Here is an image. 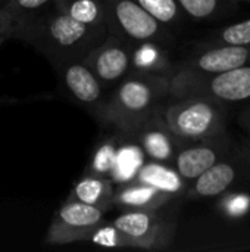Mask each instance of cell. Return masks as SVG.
Wrapping results in <instances>:
<instances>
[{"instance_id":"6da1fadb","label":"cell","mask_w":250,"mask_h":252,"mask_svg":"<svg viewBox=\"0 0 250 252\" xmlns=\"http://www.w3.org/2000/svg\"><path fill=\"white\" fill-rule=\"evenodd\" d=\"M108 35V30L90 28L77 22L56 3L21 22L10 32V38L32 46L49 63L69 59L84 61Z\"/></svg>"},{"instance_id":"7a4b0ae2","label":"cell","mask_w":250,"mask_h":252,"mask_svg":"<svg viewBox=\"0 0 250 252\" xmlns=\"http://www.w3.org/2000/svg\"><path fill=\"white\" fill-rule=\"evenodd\" d=\"M169 97L171 89L168 77L131 72L111 90L108 127L133 133L150 115L164 108Z\"/></svg>"},{"instance_id":"3957f363","label":"cell","mask_w":250,"mask_h":252,"mask_svg":"<svg viewBox=\"0 0 250 252\" xmlns=\"http://www.w3.org/2000/svg\"><path fill=\"white\" fill-rule=\"evenodd\" d=\"M164 117L181 142H197L227 134L225 103L209 97L171 96L164 106Z\"/></svg>"},{"instance_id":"277c9868","label":"cell","mask_w":250,"mask_h":252,"mask_svg":"<svg viewBox=\"0 0 250 252\" xmlns=\"http://www.w3.org/2000/svg\"><path fill=\"white\" fill-rule=\"evenodd\" d=\"M106 27L111 35L130 46L143 41H158L174 46L177 35L146 12L136 0H102Z\"/></svg>"},{"instance_id":"5b68a950","label":"cell","mask_w":250,"mask_h":252,"mask_svg":"<svg viewBox=\"0 0 250 252\" xmlns=\"http://www.w3.org/2000/svg\"><path fill=\"white\" fill-rule=\"evenodd\" d=\"M169 204L156 210H125L113 219L112 224L122 235L125 248L167 250L177 229L175 213L167 211Z\"/></svg>"},{"instance_id":"8992f818","label":"cell","mask_w":250,"mask_h":252,"mask_svg":"<svg viewBox=\"0 0 250 252\" xmlns=\"http://www.w3.org/2000/svg\"><path fill=\"white\" fill-rule=\"evenodd\" d=\"M50 65L66 96L88 112L102 127H108L111 92L102 86L87 63L83 59H69Z\"/></svg>"},{"instance_id":"52a82bcc","label":"cell","mask_w":250,"mask_h":252,"mask_svg":"<svg viewBox=\"0 0 250 252\" xmlns=\"http://www.w3.org/2000/svg\"><path fill=\"white\" fill-rule=\"evenodd\" d=\"M171 96L196 94L228 103L250 99V63L211 75L174 74L169 77Z\"/></svg>"},{"instance_id":"ba28073f","label":"cell","mask_w":250,"mask_h":252,"mask_svg":"<svg viewBox=\"0 0 250 252\" xmlns=\"http://www.w3.org/2000/svg\"><path fill=\"white\" fill-rule=\"evenodd\" d=\"M105 214L97 207L68 198L53 216L46 235V244L66 245L85 242L88 235L105 221Z\"/></svg>"},{"instance_id":"9c48e42d","label":"cell","mask_w":250,"mask_h":252,"mask_svg":"<svg viewBox=\"0 0 250 252\" xmlns=\"http://www.w3.org/2000/svg\"><path fill=\"white\" fill-rule=\"evenodd\" d=\"M250 63V46L218 44L194 46L190 53L175 61L174 74L211 75ZM172 74V75H174Z\"/></svg>"},{"instance_id":"30bf717a","label":"cell","mask_w":250,"mask_h":252,"mask_svg":"<svg viewBox=\"0 0 250 252\" xmlns=\"http://www.w3.org/2000/svg\"><path fill=\"white\" fill-rule=\"evenodd\" d=\"M84 62L102 86L111 92L133 72L131 46L109 34L87 55Z\"/></svg>"},{"instance_id":"8fae6325","label":"cell","mask_w":250,"mask_h":252,"mask_svg":"<svg viewBox=\"0 0 250 252\" xmlns=\"http://www.w3.org/2000/svg\"><path fill=\"white\" fill-rule=\"evenodd\" d=\"M250 176V161L248 155H230V152L189 183L187 198H214L225 193L240 177Z\"/></svg>"},{"instance_id":"7c38bea8","label":"cell","mask_w":250,"mask_h":252,"mask_svg":"<svg viewBox=\"0 0 250 252\" xmlns=\"http://www.w3.org/2000/svg\"><path fill=\"white\" fill-rule=\"evenodd\" d=\"M231 149V139L227 134L197 140L184 142L174 158L172 165L189 183L199 177L203 171L224 158Z\"/></svg>"},{"instance_id":"4fadbf2b","label":"cell","mask_w":250,"mask_h":252,"mask_svg":"<svg viewBox=\"0 0 250 252\" xmlns=\"http://www.w3.org/2000/svg\"><path fill=\"white\" fill-rule=\"evenodd\" d=\"M131 134L143 149L146 158L158 162L172 164L177 151L184 143L174 134V131L167 124L164 117V108L150 115Z\"/></svg>"},{"instance_id":"5bb4252c","label":"cell","mask_w":250,"mask_h":252,"mask_svg":"<svg viewBox=\"0 0 250 252\" xmlns=\"http://www.w3.org/2000/svg\"><path fill=\"white\" fill-rule=\"evenodd\" d=\"M133 72L171 77L175 71L172 46L158 41H143L131 46Z\"/></svg>"},{"instance_id":"9a60e30c","label":"cell","mask_w":250,"mask_h":252,"mask_svg":"<svg viewBox=\"0 0 250 252\" xmlns=\"http://www.w3.org/2000/svg\"><path fill=\"white\" fill-rule=\"evenodd\" d=\"M178 199L172 195L162 192L150 185L140 182H130L115 186L112 204L119 210H156L165 207L171 201Z\"/></svg>"},{"instance_id":"2e32d148","label":"cell","mask_w":250,"mask_h":252,"mask_svg":"<svg viewBox=\"0 0 250 252\" xmlns=\"http://www.w3.org/2000/svg\"><path fill=\"white\" fill-rule=\"evenodd\" d=\"M134 180L150 185L162 192L172 195L174 198H183L189 188V182L181 177L172 164L150 159L141 165Z\"/></svg>"},{"instance_id":"e0dca14e","label":"cell","mask_w":250,"mask_h":252,"mask_svg":"<svg viewBox=\"0 0 250 252\" xmlns=\"http://www.w3.org/2000/svg\"><path fill=\"white\" fill-rule=\"evenodd\" d=\"M113 192H115V185L108 177L84 173L83 177L78 179L77 183L74 185L68 198L97 207L105 213H108L111 208H113L112 204Z\"/></svg>"},{"instance_id":"ac0fdd59","label":"cell","mask_w":250,"mask_h":252,"mask_svg":"<svg viewBox=\"0 0 250 252\" xmlns=\"http://www.w3.org/2000/svg\"><path fill=\"white\" fill-rule=\"evenodd\" d=\"M147 161L143 149L134 139L131 133L124 131L118 155H116V162L111 174V182L118 186L124 183H130L136 179L139 170L141 165Z\"/></svg>"},{"instance_id":"d6986e66","label":"cell","mask_w":250,"mask_h":252,"mask_svg":"<svg viewBox=\"0 0 250 252\" xmlns=\"http://www.w3.org/2000/svg\"><path fill=\"white\" fill-rule=\"evenodd\" d=\"M113 130L103 136L90 158V162L87 165V168L84 170L85 174H93V176H100V177H111L112 170L115 167L116 162V155H118V149L124 136V131L119 128L112 127ZM111 180V179H109Z\"/></svg>"},{"instance_id":"ffe728a7","label":"cell","mask_w":250,"mask_h":252,"mask_svg":"<svg viewBox=\"0 0 250 252\" xmlns=\"http://www.w3.org/2000/svg\"><path fill=\"white\" fill-rule=\"evenodd\" d=\"M68 16L90 28L108 30L105 6L102 0H55ZM109 32V31H108Z\"/></svg>"},{"instance_id":"44dd1931","label":"cell","mask_w":250,"mask_h":252,"mask_svg":"<svg viewBox=\"0 0 250 252\" xmlns=\"http://www.w3.org/2000/svg\"><path fill=\"white\" fill-rule=\"evenodd\" d=\"M53 3L55 0H3L0 4V21L6 28L9 40L15 27L52 6Z\"/></svg>"},{"instance_id":"7402d4cb","label":"cell","mask_w":250,"mask_h":252,"mask_svg":"<svg viewBox=\"0 0 250 252\" xmlns=\"http://www.w3.org/2000/svg\"><path fill=\"white\" fill-rule=\"evenodd\" d=\"M192 21H215L236 10V0H177Z\"/></svg>"},{"instance_id":"603a6c76","label":"cell","mask_w":250,"mask_h":252,"mask_svg":"<svg viewBox=\"0 0 250 252\" xmlns=\"http://www.w3.org/2000/svg\"><path fill=\"white\" fill-rule=\"evenodd\" d=\"M156 21L169 28L175 35L189 19L177 0H136Z\"/></svg>"},{"instance_id":"cb8c5ba5","label":"cell","mask_w":250,"mask_h":252,"mask_svg":"<svg viewBox=\"0 0 250 252\" xmlns=\"http://www.w3.org/2000/svg\"><path fill=\"white\" fill-rule=\"evenodd\" d=\"M218 44L250 46V18L225 25L214 31L212 34H209L194 46L205 47V46H218Z\"/></svg>"},{"instance_id":"d4e9b609","label":"cell","mask_w":250,"mask_h":252,"mask_svg":"<svg viewBox=\"0 0 250 252\" xmlns=\"http://www.w3.org/2000/svg\"><path fill=\"white\" fill-rule=\"evenodd\" d=\"M85 242L111 247V248H125V241H124L122 235L116 230V227L112 224V221H109V223L103 221L102 224H99L88 235Z\"/></svg>"},{"instance_id":"484cf974","label":"cell","mask_w":250,"mask_h":252,"mask_svg":"<svg viewBox=\"0 0 250 252\" xmlns=\"http://www.w3.org/2000/svg\"><path fill=\"white\" fill-rule=\"evenodd\" d=\"M239 121H240V124H242L243 127H246L248 130H250V108L249 109H246V111H243V112L240 114Z\"/></svg>"},{"instance_id":"4316f807","label":"cell","mask_w":250,"mask_h":252,"mask_svg":"<svg viewBox=\"0 0 250 252\" xmlns=\"http://www.w3.org/2000/svg\"><path fill=\"white\" fill-rule=\"evenodd\" d=\"M6 40H9V37H7V32H6L4 25H3L1 21H0V44H1L3 41H6Z\"/></svg>"},{"instance_id":"83f0119b","label":"cell","mask_w":250,"mask_h":252,"mask_svg":"<svg viewBox=\"0 0 250 252\" xmlns=\"http://www.w3.org/2000/svg\"><path fill=\"white\" fill-rule=\"evenodd\" d=\"M246 155L249 158L250 161V130H249V136H248V151H246Z\"/></svg>"},{"instance_id":"f1b7e54d","label":"cell","mask_w":250,"mask_h":252,"mask_svg":"<svg viewBox=\"0 0 250 252\" xmlns=\"http://www.w3.org/2000/svg\"><path fill=\"white\" fill-rule=\"evenodd\" d=\"M236 1H245V3H250V0H236Z\"/></svg>"},{"instance_id":"f546056e","label":"cell","mask_w":250,"mask_h":252,"mask_svg":"<svg viewBox=\"0 0 250 252\" xmlns=\"http://www.w3.org/2000/svg\"><path fill=\"white\" fill-rule=\"evenodd\" d=\"M1 3H3V0H0V4H1Z\"/></svg>"}]
</instances>
